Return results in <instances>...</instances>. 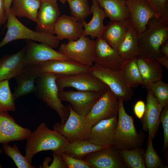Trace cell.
Listing matches in <instances>:
<instances>
[{"label": "cell", "mask_w": 168, "mask_h": 168, "mask_svg": "<svg viewBox=\"0 0 168 168\" xmlns=\"http://www.w3.org/2000/svg\"><path fill=\"white\" fill-rule=\"evenodd\" d=\"M82 160L94 168H126L120 156L114 146L90 153Z\"/></svg>", "instance_id": "e0dca14e"}, {"label": "cell", "mask_w": 168, "mask_h": 168, "mask_svg": "<svg viewBox=\"0 0 168 168\" xmlns=\"http://www.w3.org/2000/svg\"><path fill=\"white\" fill-rule=\"evenodd\" d=\"M125 23L127 30L117 51L124 60L136 58L139 55L138 34L129 18L125 20Z\"/></svg>", "instance_id": "d4e9b609"}, {"label": "cell", "mask_w": 168, "mask_h": 168, "mask_svg": "<svg viewBox=\"0 0 168 168\" xmlns=\"http://www.w3.org/2000/svg\"><path fill=\"white\" fill-rule=\"evenodd\" d=\"M105 147L95 145L86 140H82L69 142L63 152L72 157L82 159L86 155Z\"/></svg>", "instance_id": "4dcf8cb0"}, {"label": "cell", "mask_w": 168, "mask_h": 168, "mask_svg": "<svg viewBox=\"0 0 168 168\" xmlns=\"http://www.w3.org/2000/svg\"><path fill=\"white\" fill-rule=\"evenodd\" d=\"M111 21H123L129 18L125 0H96Z\"/></svg>", "instance_id": "484cf974"}, {"label": "cell", "mask_w": 168, "mask_h": 168, "mask_svg": "<svg viewBox=\"0 0 168 168\" xmlns=\"http://www.w3.org/2000/svg\"><path fill=\"white\" fill-rule=\"evenodd\" d=\"M117 150L126 168H146L143 158L145 152L141 147Z\"/></svg>", "instance_id": "1f68e13d"}, {"label": "cell", "mask_w": 168, "mask_h": 168, "mask_svg": "<svg viewBox=\"0 0 168 168\" xmlns=\"http://www.w3.org/2000/svg\"><path fill=\"white\" fill-rule=\"evenodd\" d=\"M56 84L59 91L67 87L79 91L105 92L109 88L91 72L69 75L56 74Z\"/></svg>", "instance_id": "ba28073f"}, {"label": "cell", "mask_w": 168, "mask_h": 168, "mask_svg": "<svg viewBox=\"0 0 168 168\" xmlns=\"http://www.w3.org/2000/svg\"><path fill=\"white\" fill-rule=\"evenodd\" d=\"M40 73H51L56 74L69 75L91 72V67L75 61L64 60H52L38 65Z\"/></svg>", "instance_id": "ffe728a7"}, {"label": "cell", "mask_w": 168, "mask_h": 168, "mask_svg": "<svg viewBox=\"0 0 168 168\" xmlns=\"http://www.w3.org/2000/svg\"><path fill=\"white\" fill-rule=\"evenodd\" d=\"M145 110L142 119V129L148 132V139L152 140L157 131L160 122L161 114L163 107L159 103L152 92L148 87Z\"/></svg>", "instance_id": "2e32d148"}, {"label": "cell", "mask_w": 168, "mask_h": 168, "mask_svg": "<svg viewBox=\"0 0 168 168\" xmlns=\"http://www.w3.org/2000/svg\"><path fill=\"white\" fill-rule=\"evenodd\" d=\"M129 19L138 34L147 28L150 20L155 16L153 10L146 0H125Z\"/></svg>", "instance_id": "9a60e30c"}, {"label": "cell", "mask_w": 168, "mask_h": 168, "mask_svg": "<svg viewBox=\"0 0 168 168\" xmlns=\"http://www.w3.org/2000/svg\"><path fill=\"white\" fill-rule=\"evenodd\" d=\"M156 61L162 66L168 69V57L162 55L157 58Z\"/></svg>", "instance_id": "ee69618b"}, {"label": "cell", "mask_w": 168, "mask_h": 168, "mask_svg": "<svg viewBox=\"0 0 168 168\" xmlns=\"http://www.w3.org/2000/svg\"><path fill=\"white\" fill-rule=\"evenodd\" d=\"M91 11L92 14L91 21L88 23L85 20L82 22L84 29L83 35L90 36L93 39L100 38L105 28L104 20L106 15L96 0H92Z\"/></svg>", "instance_id": "cb8c5ba5"}, {"label": "cell", "mask_w": 168, "mask_h": 168, "mask_svg": "<svg viewBox=\"0 0 168 168\" xmlns=\"http://www.w3.org/2000/svg\"><path fill=\"white\" fill-rule=\"evenodd\" d=\"M3 151V150L2 149L0 148V154H1ZM2 166L1 164L0 163V168H2Z\"/></svg>", "instance_id": "681fc988"}, {"label": "cell", "mask_w": 168, "mask_h": 168, "mask_svg": "<svg viewBox=\"0 0 168 168\" xmlns=\"http://www.w3.org/2000/svg\"><path fill=\"white\" fill-rule=\"evenodd\" d=\"M94 41V63L104 68L119 71L124 61L117 51L101 38Z\"/></svg>", "instance_id": "5bb4252c"}, {"label": "cell", "mask_w": 168, "mask_h": 168, "mask_svg": "<svg viewBox=\"0 0 168 168\" xmlns=\"http://www.w3.org/2000/svg\"><path fill=\"white\" fill-rule=\"evenodd\" d=\"M119 100L109 88L94 105L86 118L93 126L100 121L118 115Z\"/></svg>", "instance_id": "8fae6325"}, {"label": "cell", "mask_w": 168, "mask_h": 168, "mask_svg": "<svg viewBox=\"0 0 168 168\" xmlns=\"http://www.w3.org/2000/svg\"><path fill=\"white\" fill-rule=\"evenodd\" d=\"M119 72L129 87H137L143 83L136 62V58L124 60Z\"/></svg>", "instance_id": "f546056e"}, {"label": "cell", "mask_w": 168, "mask_h": 168, "mask_svg": "<svg viewBox=\"0 0 168 168\" xmlns=\"http://www.w3.org/2000/svg\"><path fill=\"white\" fill-rule=\"evenodd\" d=\"M60 16L57 0H41L35 30L54 35V26Z\"/></svg>", "instance_id": "4fadbf2b"}, {"label": "cell", "mask_w": 168, "mask_h": 168, "mask_svg": "<svg viewBox=\"0 0 168 168\" xmlns=\"http://www.w3.org/2000/svg\"><path fill=\"white\" fill-rule=\"evenodd\" d=\"M91 73L106 84L118 100L128 101L132 98V88L128 86L119 71L107 69L95 64L91 67Z\"/></svg>", "instance_id": "9c48e42d"}, {"label": "cell", "mask_w": 168, "mask_h": 168, "mask_svg": "<svg viewBox=\"0 0 168 168\" xmlns=\"http://www.w3.org/2000/svg\"><path fill=\"white\" fill-rule=\"evenodd\" d=\"M57 0V1L59 0L61 2V3H62L63 4H65L66 2V0Z\"/></svg>", "instance_id": "c3c4849f"}, {"label": "cell", "mask_w": 168, "mask_h": 168, "mask_svg": "<svg viewBox=\"0 0 168 168\" xmlns=\"http://www.w3.org/2000/svg\"><path fill=\"white\" fill-rule=\"evenodd\" d=\"M31 132L17 124L8 112H0V144L26 140Z\"/></svg>", "instance_id": "ac0fdd59"}, {"label": "cell", "mask_w": 168, "mask_h": 168, "mask_svg": "<svg viewBox=\"0 0 168 168\" xmlns=\"http://www.w3.org/2000/svg\"><path fill=\"white\" fill-rule=\"evenodd\" d=\"M51 158L49 157H47L45 158L43 162L42 166H39L40 168H46L48 166L49 162L50 161Z\"/></svg>", "instance_id": "7dc6e473"}, {"label": "cell", "mask_w": 168, "mask_h": 168, "mask_svg": "<svg viewBox=\"0 0 168 168\" xmlns=\"http://www.w3.org/2000/svg\"><path fill=\"white\" fill-rule=\"evenodd\" d=\"M152 140L148 139L146 150L144 155V161L146 168H165L163 162L155 150L152 144Z\"/></svg>", "instance_id": "8d00e7d4"}, {"label": "cell", "mask_w": 168, "mask_h": 168, "mask_svg": "<svg viewBox=\"0 0 168 168\" xmlns=\"http://www.w3.org/2000/svg\"><path fill=\"white\" fill-rule=\"evenodd\" d=\"M160 52L161 55L168 57V40L165 42L161 46Z\"/></svg>", "instance_id": "f6af8a7d"}, {"label": "cell", "mask_w": 168, "mask_h": 168, "mask_svg": "<svg viewBox=\"0 0 168 168\" xmlns=\"http://www.w3.org/2000/svg\"><path fill=\"white\" fill-rule=\"evenodd\" d=\"M152 92L159 103L164 108L168 105V84L161 79L150 83L144 86Z\"/></svg>", "instance_id": "d590c367"}, {"label": "cell", "mask_w": 168, "mask_h": 168, "mask_svg": "<svg viewBox=\"0 0 168 168\" xmlns=\"http://www.w3.org/2000/svg\"><path fill=\"white\" fill-rule=\"evenodd\" d=\"M69 5L72 16L82 22L91 14L88 0H66Z\"/></svg>", "instance_id": "836d02e7"}, {"label": "cell", "mask_w": 168, "mask_h": 168, "mask_svg": "<svg viewBox=\"0 0 168 168\" xmlns=\"http://www.w3.org/2000/svg\"><path fill=\"white\" fill-rule=\"evenodd\" d=\"M12 1L13 0H4L5 8L7 12L12 5Z\"/></svg>", "instance_id": "bcb514c9"}, {"label": "cell", "mask_w": 168, "mask_h": 168, "mask_svg": "<svg viewBox=\"0 0 168 168\" xmlns=\"http://www.w3.org/2000/svg\"><path fill=\"white\" fill-rule=\"evenodd\" d=\"M84 29L82 22L72 16L63 15L60 17L54 27V34L60 41L65 39L76 40L83 35Z\"/></svg>", "instance_id": "44dd1931"}, {"label": "cell", "mask_w": 168, "mask_h": 168, "mask_svg": "<svg viewBox=\"0 0 168 168\" xmlns=\"http://www.w3.org/2000/svg\"><path fill=\"white\" fill-rule=\"evenodd\" d=\"M136 60L144 87L150 83L161 79L163 67L156 61H148L140 56L136 58Z\"/></svg>", "instance_id": "4316f807"}, {"label": "cell", "mask_w": 168, "mask_h": 168, "mask_svg": "<svg viewBox=\"0 0 168 168\" xmlns=\"http://www.w3.org/2000/svg\"><path fill=\"white\" fill-rule=\"evenodd\" d=\"M52 155L53 157V161L47 168H68L61 153L53 152Z\"/></svg>", "instance_id": "60d3db41"}, {"label": "cell", "mask_w": 168, "mask_h": 168, "mask_svg": "<svg viewBox=\"0 0 168 168\" xmlns=\"http://www.w3.org/2000/svg\"><path fill=\"white\" fill-rule=\"evenodd\" d=\"M70 113L65 123H55L53 129L63 136L69 142L87 140L91 133L92 125L86 117L74 111L70 105H68Z\"/></svg>", "instance_id": "8992f818"}, {"label": "cell", "mask_w": 168, "mask_h": 168, "mask_svg": "<svg viewBox=\"0 0 168 168\" xmlns=\"http://www.w3.org/2000/svg\"><path fill=\"white\" fill-rule=\"evenodd\" d=\"M118 118L114 137V146L117 149H131L141 147L144 137L136 130L134 119L126 112L124 100H118Z\"/></svg>", "instance_id": "277c9868"}, {"label": "cell", "mask_w": 168, "mask_h": 168, "mask_svg": "<svg viewBox=\"0 0 168 168\" xmlns=\"http://www.w3.org/2000/svg\"><path fill=\"white\" fill-rule=\"evenodd\" d=\"M94 40L82 35L77 40L61 44L58 51L75 62L91 67L94 63Z\"/></svg>", "instance_id": "52a82bcc"}, {"label": "cell", "mask_w": 168, "mask_h": 168, "mask_svg": "<svg viewBox=\"0 0 168 168\" xmlns=\"http://www.w3.org/2000/svg\"><path fill=\"white\" fill-rule=\"evenodd\" d=\"M152 7L155 16L168 26V0H146Z\"/></svg>", "instance_id": "74e56055"}, {"label": "cell", "mask_w": 168, "mask_h": 168, "mask_svg": "<svg viewBox=\"0 0 168 168\" xmlns=\"http://www.w3.org/2000/svg\"><path fill=\"white\" fill-rule=\"evenodd\" d=\"M26 141L25 156L31 164L33 157L38 153L50 150L61 153L69 142L59 132L49 128L44 122L31 132Z\"/></svg>", "instance_id": "6da1fadb"}, {"label": "cell", "mask_w": 168, "mask_h": 168, "mask_svg": "<svg viewBox=\"0 0 168 168\" xmlns=\"http://www.w3.org/2000/svg\"><path fill=\"white\" fill-rule=\"evenodd\" d=\"M127 30L125 21H111L105 26L100 38L116 51H117Z\"/></svg>", "instance_id": "83f0119b"}, {"label": "cell", "mask_w": 168, "mask_h": 168, "mask_svg": "<svg viewBox=\"0 0 168 168\" xmlns=\"http://www.w3.org/2000/svg\"><path fill=\"white\" fill-rule=\"evenodd\" d=\"M7 14L5 7L4 0H0V30L7 21Z\"/></svg>", "instance_id": "7bdbcfd3"}, {"label": "cell", "mask_w": 168, "mask_h": 168, "mask_svg": "<svg viewBox=\"0 0 168 168\" xmlns=\"http://www.w3.org/2000/svg\"><path fill=\"white\" fill-rule=\"evenodd\" d=\"M25 62L26 66L38 65L43 62L52 60L74 61L58 51L42 43L26 40Z\"/></svg>", "instance_id": "7c38bea8"}, {"label": "cell", "mask_w": 168, "mask_h": 168, "mask_svg": "<svg viewBox=\"0 0 168 168\" xmlns=\"http://www.w3.org/2000/svg\"><path fill=\"white\" fill-rule=\"evenodd\" d=\"M25 46L15 54L0 58V81L10 79L21 72L26 66L25 62Z\"/></svg>", "instance_id": "7402d4cb"}, {"label": "cell", "mask_w": 168, "mask_h": 168, "mask_svg": "<svg viewBox=\"0 0 168 168\" xmlns=\"http://www.w3.org/2000/svg\"><path fill=\"white\" fill-rule=\"evenodd\" d=\"M146 105L143 101L139 100L137 101L134 107V112L136 116L142 119L145 110Z\"/></svg>", "instance_id": "b9f144b4"}, {"label": "cell", "mask_w": 168, "mask_h": 168, "mask_svg": "<svg viewBox=\"0 0 168 168\" xmlns=\"http://www.w3.org/2000/svg\"><path fill=\"white\" fill-rule=\"evenodd\" d=\"M104 92L94 91L63 90L59 92V96L61 101L69 103L76 113L86 117Z\"/></svg>", "instance_id": "30bf717a"}, {"label": "cell", "mask_w": 168, "mask_h": 168, "mask_svg": "<svg viewBox=\"0 0 168 168\" xmlns=\"http://www.w3.org/2000/svg\"><path fill=\"white\" fill-rule=\"evenodd\" d=\"M9 80L0 81V112L16 110L15 100L10 90Z\"/></svg>", "instance_id": "d6a6232c"}, {"label": "cell", "mask_w": 168, "mask_h": 168, "mask_svg": "<svg viewBox=\"0 0 168 168\" xmlns=\"http://www.w3.org/2000/svg\"><path fill=\"white\" fill-rule=\"evenodd\" d=\"M164 131V145L163 150H166L168 147V105L164 107L160 116Z\"/></svg>", "instance_id": "ab89813d"}, {"label": "cell", "mask_w": 168, "mask_h": 168, "mask_svg": "<svg viewBox=\"0 0 168 168\" xmlns=\"http://www.w3.org/2000/svg\"><path fill=\"white\" fill-rule=\"evenodd\" d=\"M40 74L38 65L26 66L23 71L14 78L16 86L13 93L15 100L23 96L35 93V80Z\"/></svg>", "instance_id": "603a6c76"}, {"label": "cell", "mask_w": 168, "mask_h": 168, "mask_svg": "<svg viewBox=\"0 0 168 168\" xmlns=\"http://www.w3.org/2000/svg\"><path fill=\"white\" fill-rule=\"evenodd\" d=\"M2 149L4 153L13 161L18 168H36L31 165L25 156L19 151L17 145L14 144L11 147L8 143L3 144Z\"/></svg>", "instance_id": "e575fe53"}, {"label": "cell", "mask_w": 168, "mask_h": 168, "mask_svg": "<svg viewBox=\"0 0 168 168\" xmlns=\"http://www.w3.org/2000/svg\"><path fill=\"white\" fill-rule=\"evenodd\" d=\"M139 56L148 61H156L162 55L160 49L168 40V26L155 16L149 21L147 29L138 34Z\"/></svg>", "instance_id": "7a4b0ae2"}, {"label": "cell", "mask_w": 168, "mask_h": 168, "mask_svg": "<svg viewBox=\"0 0 168 168\" xmlns=\"http://www.w3.org/2000/svg\"><path fill=\"white\" fill-rule=\"evenodd\" d=\"M61 154L68 168H94L82 159L72 157L63 152L61 153Z\"/></svg>", "instance_id": "f35d334b"}, {"label": "cell", "mask_w": 168, "mask_h": 168, "mask_svg": "<svg viewBox=\"0 0 168 168\" xmlns=\"http://www.w3.org/2000/svg\"><path fill=\"white\" fill-rule=\"evenodd\" d=\"M118 121L116 115L100 121L92 127L86 140L98 146L106 147L114 146V137Z\"/></svg>", "instance_id": "d6986e66"}, {"label": "cell", "mask_w": 168, "mask_h": 168, "mask_svg": "<svg viewBox=\"0 0 168 168\" xmlns=\"http://www.w3.org/2000/svg\"><path fill=\"white\" fill-rule=\"evenodd\" d=\"M56 78V74L54 73H40L35 81L37 87L35 93L39 99L56 112L63 125L68 119L70 110L68 106L64 105L59 98Z\"/></svg>", "instance_id": "5b68a950"}, {"label": "cell", "mask_w": 168, "mask_h": 168, "mask_svg": "<svg viewBox=\"0 0 168 168\" xmlns=\"http://www.w3.org/2000/svg\"><path fill=\"white\" fill-rule=\"evenodd\" d=\"M7 21L6 27L7 31L0 42V48L13 41L22 39L38 41L53 49L59 45V41L56 36L29 28L17 18L10 9L8 12Z\"/></svg>", "instance_id": "3957f363"}, {"label": "cell", "mask_w": 168, "mask_h": 168, "mask_svg": "<svg viewBox=\"0 0 168 168\" xmlns=\"http://www.w3.org/2000/svg\"><path fill=\"white\" fill-rule=\"evenodd\" d=\"M12 4L10 9L16 17L36 21L41 0H13Z\"/></svg>", "instance_id": "f1b7e54d"}]
</instances>
